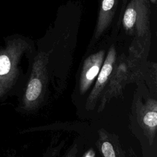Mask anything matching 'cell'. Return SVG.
Listing matches in <instances>:
<instances>
[{"mask_svg":"<svg viewBox=\"0 0 157 157\" xmlns=\"http://www.w3.org/2000/svg\"><path fill=\"white\" fill-rule=\"evenodd\" d=\"M150 0H131L125 9L123 25L128 34L143 37L150 29Z\"/></svg>","mask_w":157,"mask_h":157,"instance_id":"2","label":"cell"},{"mask_svg":"<svg viewBox=\"0 0 157 157\" xmlns=\"http://www.w3.org/2000/svg\"><path fill=\"white\" fill-rule=\"evenodd\" d=\"M46 60V56L44 53H40L37 55L33 64L32 77L28 84L25 94V103L26 105H29L34 103L39 97L42 91L41 80L38 75L43 64Z\"/></svg>","mask_w":157,"mask_h":157,"instance_id":"3","label":"cell"},{"mask_svg":"<svg viewBox=\"0 0 157 157\" xmlns=\"http://www.w3.org/2000/svg\"><path fill=\"white\" fill-rule=\"evenodd\" d=\"M104 54V50H100L90 55L85 61L81 77L82 91H86L99 73L103 63Z\"/></svg>","mask_w":157,"mask_h":157,"instance_id":"4","label":"cell"},{"mask_svg":"<svg viewBox=\"0 0 157 157\" xmlns=\"http://www.w3.org/2000/svg\"><path fill=\"white\" fill-rule=\"evenodd\" d=\"M144 123L149 127H155L157 124V113L156 111L147 112L143 118Z\"/></svg>","mask_w":157,"mask_h":157,"instance_id":"7","label":"cell"},{"mask_svg":"<svg viewBox=\"0 0 157 157\" xmlns=\"http://www.w3.org/2000/svg\"><path fill=\"white\" fill-rule=\"evenodd\" d=\"M101 149L104 157H115V153L113 148L110 142H104L102 145Z\"/></svg>","mask_w":157,"mask_h":157,"instance_id":"8","label":"cell"},{"mask_svg":"<svg viewBox=\"0 0 157 157\" xmlns=\"http://www.w3.org/2000/svg\"><path fill=\"white\" fill-rule=\"evenodd\" d=\"M28 47L25 39L17 37L6 39L5 45L0 48V98L13 85L18 72V63Z\"/></svg>","mask_w":157,"mask_h":157,"instance_id":"1","label":"cell"},{"mask_svg":"<svg viewBox=\"0 0 157 157\" xmlns=\"http://www.w3.org/2000/svg\"><path fill=\"white\" fill-rule=\"evenodd\" d=\"M150 1L151 2H152V3H153V4H155V2H156V0H150Z\"/></svg>","mask_w":157,"mask_h":157,"instance_id":"10","label":"cell"},{"mask_svg":"<svg viewBox=\"0 0 157 157\" xmlns=\"http://www.w3.org/2000/svg\"><path fill=\"white\" fill-rule=\"evenodd\" d=\"M124 1H126V0H124Z\"/></svg>","mask_w":157,"mask_h":157,"instance_id":"11","label":"cell"},{"mask_svg":"<svg viewBox=\"0 0 157 157\" xmlns=\"http://www.w3.org/2000/svg\"><path fill=\"white\" fill-rule=\"evenodd\" d=\"M85 157H93V155L91 152H90V153H87Z\"/></svg>","mask_w":157,"mask_h":157,"instance_id":"9","label":"cell"},{"mask_svg":"<svg viewBox=\"0 0 157 157\" xmlns=\"http://www.w3.org/2000/svg\"><path fill=\"white\" fill-rule=\"evenodd\" d=\"M115 56L116 52L115 47L112 46L108 52V54L104 62V64L100 71L94 91L98 90L101 86H102L108 78L113 69V64L115 60Z\"/></svg>","mask_w":157,"mask_h":157,"instance_id":"6","label":"cell"},{"mask_svg":"<svg viewBox=\"0 0 157 157\" xmlns=\"http://www.w3.org/2000/svg\"><path fill=\"white\" fill-rule=\"evenodd\" d=\"M119 0H102L99 8L94 37L98 39L111 23Z\"/></svg>","mask_w":157,"mask_h":157,"instance_id":"5","label":"cell"}]
</instances>
